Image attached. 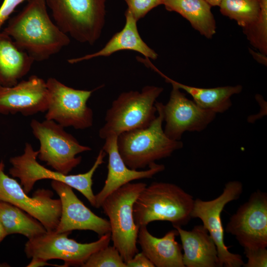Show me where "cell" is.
<instances>
[{
    "label": "cell",
    "mask_w": 267,
    "mask_h": 267,
    "mask_svg": "<svg viewBox=\"0 0 267 267\" xmlns=\"http://www.w3.org/2000/svg\"><path fill=\"white\" fill-rule=\"evenodd\" d=\"M163 88L146 86L140 91L121 93L105 113V124L99 131L100 138L148 127L156 117V99Z\"/></svg>",
    "instance_id": "4"
},
{
    "label": "cell",
    "mask_w": 267,
    "mask_h": 267,
    "mask_svg": "<svg viewBox=\"0 0 267 267\" xmlns=\"http://www.w3.org/2000/svg\"><path fill=\"white\" fill-rule=\"evenodd\" d=\"M2 31L35 61L49 59L70 43L68 35L50 18L45 0H28Z\"/></svg>",
    "instance_id": "1"
},
{
    "label": "cell",
    "mask_w": 267,
    "mask_h": 267,
    "mask_svg": "<svg viewBox=\"0 0 267 267\" xmlns=\"http://www.w3.org/2000/svg\"><path fill=\"white\" fill-rule=\"evenodd\" d=\"M158 115L147 127L121 133L118 135L117 144L119 153L130 169H143L155 161L171 156L183 147L180 140H175L165 134L163 104L156 101Z\"/></svg>",
    "instance_id": "3"
},
{
    "label": "cell",
    "mask_w": 267,
    "mask_h": 267,
    "mask_svg": "<svg viewBox=\"0 0 267 267\" xmlns=\"http://www.w3.org/2000/svg\"><path fill=\"white\" fill-rule=\"evenodd\" d=\"M260 13L256 21L242 28L250 44L259 52L267 55V0H260Z\"/></svg>",
    "instance_id": "26"
},
{
    "label": "cell",
    "mask_w": 267,
    "mask_h": 267,
    "mask_svg": "<svg viewBox=\"0 0 267 267\" xmlns=\"http://www.w3.org/2000/svg\"><path fill=\"white\" fill-rule=\"evenodd\" d=\"M48 106L45 118L64 128L72 127L76 130H85L92 126L93 112L87 102L92 90L75 89L63 84L54 78L46 81Z\"/></svg>",
    "instance_id": "10"
},
{
    "label": "cell",
    "mask_w": 267,
    "mask_h": 267,
    "mask_svg": "<svg viewBox=\"0 0 267 267\" xmlns=\"http://www.w3.org/2000/svg\"><path fill=\"white\" fill-rule=\"evenodd\" d=\"M176 229L158 238L152 235L146 226L139 228L137 243L142 252L156 267H185L182 259V247L176 240Z\"/></svg>",
    "instance_id": "19"
},
{
    "label": "cell",
    "mask_w": 267,
    "mask_h": 267,
    "mask_svg": "<svg viewBox=\"0 0 267 267\" xmlns=\"http://www.w3.org/2000/svg\"><path fill=\"white\" fill-rule=\"evenodd\" d=\"M194 201L190 194L175 184L153 182L134 202V222L139 227L157 221L170 222L173 226L184 225L191 218Z\"/></svg>",
    "instance_id": "2"
},
{
    "label": "cell",
    "mask_w": 267,
    "mask_h": 267,
    "mask_svg": "<svg viewBox=\"0 0 267 267\" xmlns=\"http://www.w3.org/2000/svg\"><path fill=\"white\" fill-rule=\"evenodd\" d=\"M225 231L234 235L244 249L267 247V194L253 193L230 217Z\"/></svg>",
    "instance_id": "13"
},
{
    "label": "cell",
    "mask_w": 267,
    "mask_h": 267,
    "mask_svg": "<svg viewBox=\"0 0 267 267\" xmlns=\"http://www.w3.org/2000/svg\"><path fill=\"white\" fill-rule=\"evenodd\" d=\"M34 62L0 30V86L11 87L17 84L30 71Z\"/></svg>",
    "instance_id": "21"
},
{
    "label": "cell",
    "mask_w": 267,
    "mask_h": 267,
    "mask_svg": "<svg viewBox=\"0 0 267 267\" xmlns=\"http://www.w3.org/2000/svg\"><path fill=\"white\" fill-rule=\"evenodd\" d=\"M146 185L144 182L128 183L108 195L100 206L109 218L113 246L125 262L138 252L137 243L139 227L134 221L133 206Z\"/></svg>",
    "instance_id": "5"
},
{
    "label": "cell",
    "mask_w": 267,
    "mask_h": 267,
    "mask_svg": "<svg viewBox=\"0 0 267 267\" xmlns=\"http://www.w3.org/2000/svg\"><path fill=\"white\" fill-rule=\"evenodd\" d=\"M250 54L253 58L259 63L267 66V55L260 52H256L251 48L249 49Z\"/></svg>",
    "instance_id": "33"
},
{
    "label": "cell",
    "mask_w": 267,
    "mask_h": 267,
    "mask_svg": "<svg viewBox=\"0 0 267 267\" xmlns=\"http://www.w3.org/2000/svg\"><path fill=\"white\" fill-rule=\"evenodd\" d=\"M247 262L244 267H267V250L266 248L256 249H244Z\"/></svg>",
    "instance_id": "29"
},
{
    "label": "cell",
    "mask_w": 267,
    "mask_h": 267,
    "mask_svg": "<svg viewBox=\"0 0 267 267\" xmlns=\"http://www.w3.org/2000/svg\"><path fill=\"white\" fill-rule=\"evenodd\" d=\"M172 86L169 99L163 107L164 129L169 138L180 140L186 132H201L215 119L214 112L199 106L187 98L179 89Z\"/></svg>",
    "instance_id": "14"
},
{
    "label": "cell",
    "mask_w": 267,
    "mask_h": 267,
    "mask_svg": "<svg viewBox=\"0 0 267 267\" xmlns=\"http://www.w3.org/2000/svg\"><path fill=\"white\" fill-rule=\"evenodd\" d=\"M5 230L2 225V223L0 222V243L3 240V239L7 236Z\"/></svg>",
    "instance_id": "34"
},
{
    "label": "cell",
    "mask_w": 267,
    "mask_h": 267,
    "mask_svg": "<svg viewBox=\"0 0 267 267\" xmlns=\"http://www.w3.org/2000/svg\"><path fill=\"white\" fill-rule=\"evenodd\" d=\"M242 191L241 182L230 181L225 184L222 193L215 199L204 201L197 198L194 201L191 218L200 219L213 239L217 248L219 267H240L244 264L242 257L229 252V247L224 244L221 219L222 212L225 205L238 199Z\"/></svg>",
    "instance_id": "11"
},
{
    "label": "cell",
    "mask_w": 267,
    "mask_h": 267,
    "mask_svg": "<svg viewBox=\"0 0 267 267\" xmlns=\"http://www.w3.org/2000/svg\"><path fill=\"white\" fill-rule=\"evenodd\" d=\"M48 94L46 81L36 75L11 87L0 86V114L30 116L46 112Z\"/></svg>",
    "instance_id": "16"
},
{
    "label": "cell",
    "mask_w": 267,
    "mask_h": 267,
    "mask_svg": "<svg viewBox=\"0 0 267 267\" xmlns=\"http://www.w3.org/2000/svg\"><path fill=\"white\" fill-rule=\"evenodd\" d=\"M71 232H46L28 239L25 252L28 258H39L44 261L60 259L66 267L81 266L96 251L109 245L111 233H106L94 242L81 243L68 238Z\"/></svg>",
    "instance_id": "9"
},
{
    "label": "cell",
    "mask_w": 267,
    "mask_h": 267,
    "mask_svg": "<svg viewBox=\"0 0 267 267\" xmlns=\"http://www.w3.org/2000/svg\"><path fill=\"white\" fill-rule=\"evenodd\" d=\"M106 0H45L54 23L81 43L93 44L99 38L106 16Z\"/></svg>",
    "instance_id": "6"
},
{
    "label": "cell",
    "mask_w": 267,
    "mask_h": 267,
    "mask_svg": "<svg viewBox=\"0 0 267 267\" xmlns=\"http://www.w3.org/2000/svg\"><path fill=\"white\" fill-rule=\"evenodd\" d=\"M29 0H3L0 6V28L16 7L23 1Z\"/></svg>",
    "instance_id": "30"
},
{
    "label": "cell",
    "mask_w": 267,
    "mask_h": 267,
    "mask_svg": "<svg viewBox=\"0 0 267 267\" xmlns=\"http://www.w3.org/2000/svg\"><path fill=\"white\" fill-rule=\"evenodd\" d=\"M4 165L3 163L2 162V161L0 162V170L1 169H4Z\"/></svg>",
    "instance_id": "36"
},
{
    "label": "cell",
    "mask_w": 267,
    "mask_h": 267,
    "mask_svg": "<svg viewBox=\"0 0 267 267\" xmlns=\"http://www.w3.org/2000/svg\"><path fill=\"white\" fill-rule=\"evenodd\" d=\"M162 5L168 11L179 14L206 38L211 39L215 34V19L211 6L205 0H162Z\"/></svg>",
    "instance_id": "23"
},
{
    "label": "cell",
    "mask_w": 267,
    "mask_h": 267,
    "mask_svg": "<svg viewBox=\"0 0 267 267\" xmlns=\"http://www.w3.org/2000/svg\"><path fill=\"white\" fill-rule=\"evenodd\" d=\"M219 7L222 15L242 28L256 21L260 13V0H222Z\"/></svg>",
    "instance_id": "25"
},
{
    "label": "cell",
    "mask_w": 267,
    "mask_h": 267,
    "mask_svg": "<svg viewBox=\"0 0 267 267\" xmlns=\"http://www.w3.org/2000/svg\"><path fill=\"white\" fill-rule=\"evenodd\" d=\"M211 7L219 6L222 0H205Z\"/></svg>",
    "instance_id": "35"
},
{
    "label": "cell",
    "mask_w": 267,
    "mask_h": 267,
    "mask_svg": "<svg viewBox=\"0 0 267 267\" xmlns=\"http://www.w3.org/2000/svg\"><path fill=\"white\" fill-rule=\"evenodd\" d=\"M0 222L7 235L20 234L28 239L46 232L43 224L17 207L0 201Z\"/></svg>",
    "instance_id": "24"
},
{
    "label": "cell",
    "mask_w": 267,
    "mask_h": 267,
    "mask_svg": "<svg viewBox=\"0 0 267 267\" xmlns=\"http://www.w3.org/2000/svg\"><path fill=\"white\" fill-rule=\"evenodd\" d=\"M82 267H127V265L117 249L108 245L92 254Z\"/></svg>",
    "instance_id": "27"
},
{
    "label": "cell",
    "mask_w": 267,
    "mask_h": 267,
    "mask_svg": "<svg viewBox=\"0 0 267 267\" xmlns=\"http://www.w3.org/2000/svg\"><path fill=\"white\" fill-rule=\"evenodd\" d=\"M117 135H111L105 139L102 149L108 156V173L102 189L95 195V208H99L106 197L122 186L134 180L151 178L163 171L165 166L155 163L146 170H136L129 168L119 153L117 144Z\"/></svg>",
    "instance_id": "17"
},
{
    "label": "cell",
    "mask_w": 267,
    "mask_h": 267,
    "mask_svg": "<svg viewBox=\"0 0 267 267\" xmlns=\"http://www.w3.org/2000/svg\"><path fill=\"white\" fill-rule=\"evenodd\" d=\"M3 170H0V201L22 210L40 222L47 232L55 231L61 216L60 200L52 198L53 192L45 189H39L29 196L20 183Z\"/></svg>",
    "instance_id": "12"
},
{
    "label": "cell",
    "mask_w": 267,
    "mask_h": 267,
    "mask_svg": "<svg viewBox=\"0 0 267 267\" xmlns=\"http://www.w3.org/2000/svg\"><path fill=\"white\" fill-rule=\"evenodd\" d=\"M151 68L161 75L167 83L183 89L188 93L193 100L200 107L217 113H222L229 109L232 105L231 97L240 93L242 90L241 85L226 86L213 88H202L178 82L169 78L154 65Z\"/></svg>",
    "instance_id": "22"
},
{
    "label": "cell",
    "mask_w": 267,
    "mask_h": 267,
    "mask_svg": "<svg viewBox=\"0 0 267 267\" xmlns=\"http://www.w3.org/2000/svg\"><path fill=\"white\" fill-rule=\"evenodd\" d=\"M125 18L124 28L113 35L102 48L93 53L69 59L68 62L75 64L99 56H108L124 50L138 52L148 59H157V53L143 41L137 29V21L128 9L125 12Z\"/></svg>",
    "instance_id": "20"
},
{
    "label": "cell",
    "mask_w": 267,
    "mask_h": 267,
    "mask_svg": "<svg viewBox=\"0 0 267 267\" xmlns=\"http://www.w3.org/2000/svg\"><path fill=\"white\" fill-rule=\"evenodd\" d=\"M38 151L34 150L30 143H26L23 153L9 159L12 166L9 173L13 178L19 179L26 193L31 191L37 181L50 179L65 183L77 190L92 206L95 207V195L92 189V178L97 169L104 163L106 153L102 148L99 151L91 168L85 173L77 175H65L46 168L38 162Z\"/></svg>",
    "instance_id": "7"
},
{
    "label": "cell",
    "mask_w": 267,
    "mask_h": 267,
    "mask_svg": "<svg viewBox=\"0 0 267 267\" xmlns=\"http://www.w3.org/2000/svg\"><path fill=\"white\" fill-rule=\"evenodd\" d=\"M127 267H154V265L142 252L136 253L129 261L126 262Z\"/></svg>",
    "instance_id": "31"
},
{
    "label": "cell",
    "mask_w": 267,
    "mask_h": 267,
    "mask_svg": "<svg viewBox=\"0 0 267 267\" xmlns=\"http://www.w3.org/2000/svg\"><path fill=\"white\" fill-rule=\"evenodd\" d=\"M44 266H52L60 267H66L64 265L63 266H59L58 265L51 264L47 263L46 261H44L39 258H32L31 262L27 266V267H39Z\"/></svg>",
    "instance_id": "32"
},
{
    "label": "cell",
    "mask_w": 267,
    "mask_h": 267,
    "mask_svg": "<svg viewBox=\"0 0 267 267\" xmlns=\"http://www.w3.org/2000/svg\"><path fill=\"white\" fill-rule=\"evenodd\" d=\"M178 232L183 250V263L186 267H219L216 244L203 225H195L190 231L173 226Z\"/></svg>",
    "instance_id": "18"
},
{
    "label": "cell",
    "mask_w": 267,
    "mask_h": 267,
    "mask_svg": "<svg viewBox=\"0 0 267 267\" xmlns=\"http://www.w3.org/2000/svg\"><path fill=\"white\" fill-rule=\"evenodd\" d=\"M30 127L40 142L37 158L63 174L68 175L80 164L82 157H77L78 154L91 149L81 144L63 127L53 121L33 119Z\"/></svg>",
    "instance_id": "8"
},
{
    "label": "cell",
    "mask_w": 267,
    "mask_h": 267,
    "mask_svg": "<svg viewBox=\"0 0 267 267\" xmlns=\"http://www.w3.org/2000/svg\"><path fill=\"white\" fill-rule=\"evenodd\" d=\"M52 189L59 197L61 216L56 232H71L75 230H91L101 236L110 232L107 219L93 213L78 198L73 188L61 181L52 180Z\"/></svg>",
    "instance_id": "15"
},
{
    "label": "cell",
    "mask_w": 267,
    "mask_h": 267,
    "mask_svg": "<svg viewBox=\"0 0 267 267\" xmlns=\"http://www.w3.org/2000/svg\"><path fill=\"white\" fill-rule=\"evenodd\" d=\"M128 10L136 21L143 18L150 11L162 4V0H125Z\"/></svg>",
    "instance_id": "28"
}]
</instances>
